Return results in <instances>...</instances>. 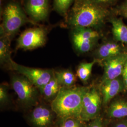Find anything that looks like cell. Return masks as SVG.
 <instances>
[{
  "label": "cell",
  "mask_w": 127,
  "mask_h": 127,
  "mask_svg": "<svg viewBox=\"0 0 127 127\" xmlns=\"http://www.w3.org/2000/svg\"><path fill=\"white\" fill-rule=\"evenodd\" d=\"M114 14L112 9L103 7L90 0H75L65 18L66 26L91 28L101 31Z\"/></svg>",
  "instance_id": "6da1fadb"
},
{
  "label": "cell",
  "mask_w": 127,
  "mask_h": 127,
  "mask_svg": "<svg viewBox=\"0 0 127 127\" xmlns=\"http://www.w3.org/2000/svg\"><path fill=\"white\" fill-rule=\"evenodd\" d=\"M89 88L62 87L51 102V109L60 119L74 118L80 120L83 98Z\"/></svg>",
  "instance_id": "7a4b0ae2"
},
{
  "label": "cell",
  "mask_w": 127,
  "mask_h": 127,
  "mask_svg": "<svg viewBox=\"0 0 127 127\" xmlns=\"http://www.w3.org/2000/svg\"><path fill=\"white\" fill-rule=\"evenodd\" d=\"M2 21L0 27V37L6 36L12 40L24 25L30 23L36 25L28 17L21 5L18 1H10L2 10Z\"/></svg>",
  "instance_id": "3957f363"
},
{
  "label": "cell",
  "mask_w": 127,
  "mask_h": 127,
  "mask_svg": "<svg viewBox=\"0 0 127 127\" xmlns=\"http://www.w3.org/2000/svg\"><path fill=\"white\" fill-rule=\"evenodd\" d=\"M70 30L73 46L80 53H85L92 50L101 36V31L91 28L75 27Z\"/></svg>",
  "instance_id": "277c9868"
},
{
  "label": "cell",
  "mask_w": 127,
  "mask_h": 127,
  "mask_svg": "<svg viewBox=\"0 0 127 127\" xmlns=\"http://www.w3.org/2000/svg\"><path fill=\"white\" fill-rule=\"evenodd\" d=\"M11 84L20 102L25 106L36 105L38 101L39 89L26 77L21 74L13 75Z\"/></svg>",
  "instance_id": "5b68a950"
},
{
  "label": "cell",
  "mask_w": 127,
  "mask_h": 127,
  "mask_svg": "<svg viewBox=\"0 0 127 127\" xmlns=\"http://www.w3.org/2000/svg\"><path fill=\"white\" fill-rule=\"evenodd\" d=\"M48 29L43 27H35L23 31L17 40L16 49L32 50L44 45L46 43Z\"/></svg>",
  "instance_id": "8992f818"
},
{
  "label": "cell",
  "mask_w": 127,
  "mask_h": 127,
  "mask_svg": "<svg viewBox=\"0 0 127 127\" xmlns=\"http://www.w3.org/2000/svg\"><path fill=\"white\" fill-rule=\"evenodd\" d=\"M8 68L26 77L39 89L50 81L54 75L51 69H43L25 66L16 63L12 60Z\"/></svg>",
  "instance_id": "52a82bcc"
},
{
  "label": "cell",
  "mask_w": 127,
  "mask_h": 127,
  "mask_svg": "<svg viewBox=\"0 0 127 127\" xmlns=\"http://www.w3.org/2000/svg\"><path fill=\"white\" fill-rule=\"evenodd\" d=\"M102 100L100 94L94 88H89L83 97L80 120L90 121L98 118Z\"/></svg>",
  "instance_id": "ba28073f"
},
{
  "label": "cell",
  "mask_w": 127,
  "mask_h": 127,
  "mask_svg": "<svg viewBox=\"0 0 127 127\" xmlns=\"http://www.w3.org/2000/svg\"><path fill=\"white\" fill-rule=\"evenodd\" d=\"M24 9L34 23L46 20L49 14V0H24Z\"/></svg>",
  "instance_id": "9c48e42d"
},
{
  "label": "cell",
  "mask_w": 127,
  "mask_h": 127,
  "mask_svg": "<svg viewBox=\"0 0 127 127\" xmlns=\"http://www.w3.org/2000/svg\"><path fill=\"white\" fill-rule=\"evenodd\" d=\"M127 62V52L102 61L104 74L102 82L113 80L122 74L125 65Z\"/></svg>",
  "instance_id": "30bf717a"
},
{
  "label": "cell",
  "mask_w": 127,
  "mask_h": 127,
  "mask_svg": "<svg viewBox=\"0 0 127 127\" xmlns=\"http://www.w3.org/2000/svg\"><path fill=\"white\" fill-rule=\"evenodd\" d=\"M54 114L51 108L37 106L30 113L29 121L35 127H50L53 123Z\"/></svg>",
  "instance_id": "8fae6325"
},
{
  "label": "cell",
  "mask_w": 127,
  "mask_h": 127,
  "mask_svg": "<svg viewBox=\"0 0 127 127\" xmlns=\"http://www.w3.org/2000/svg\"><path fill=\"white\" fill-rule=\"evenodd\" d=\"M125 52L118 42L108 41L102 43L95 50L94 56L96 60L102 61Z\"/></svg>",
  "instance_id": "7c38bea8"
},
{
  "label": "cell",
  "mask_w": 127,
  "mask_h": 127,
  "mask_svg": "<svg viewBox=\"0 0 127 127\" xmlns=\"http://www.w3.org/2000/svg\"><path fill=\"white\" fill-rule=\"evenodd\" d=\"M124 82L120 78L102 82L101 84V91L103 96V104H107L115 95L123 91Z\"/></svg>",
  "instance_id": "4fadbf2b"
},
{
  "label": "cell",
  "mask_w": 127,
  "mask_h": 127,
  "mask_svg": "<svg viewBox=\"0 0 127 127\" xmlns=\"http://www.w3.org/2000/svg\"><path fill=\"white\" fill-rule=\"evenodd\" d=\"M114 40L127 45V26L123 19L113 14L109 18Z\"/></svg>",
  "instance_id": "5bb4252c"
},
{
  "label": "cell",
  "mask_w": 127,
  "mask_h": 127,
  "mask_svg": "<svg viewBox=\"0 0 127 127\" xmlns=\"http://www.w3.org/2000/svg\"><path fill=\"white\" fill-rule=\"evenodd\" d=\"M62 86L54 75L49 82L39 89L41 95L47 100H52L58 94Z\"/></svg>",
  "instance_id": "9a60e30c"
},
{
  "label": "cell",
  "mask_w": 127,
  "mask_h": 127,
  "mask_svg": "<svg viewBox=\"0 0 127 127\" xmlns=\"http://www.w3.org/2000/svg\"><path fill=\"white\" fill-rule=\"evenodd\" d=\"M10 40L6 36L0 37V63L8 67L12 59L11 58Z\"/></svg>",
  "instance_id": "2e32d148"
},
{
  "label": "cell",
  "mask_w": 127,
  "mask_h": 127,
  "mask_svg": "<svg viewBox=\"0 0 127 127\" xmlns=\"http://www.w3.org/2000/svg\"><path fill=\"white\" fill-rule=\"evenodd\" d=\"M107 115L110 118H112L127 116V101L120 100L112 103L107 110Z\"/></svg>",
  "instance_id": "e0dca14e"
},
{
  "label": "cell",
  "mask_w": 127,
  "mask_h": 127,
  "mask_svg": "<svg viewBox=\"0 0 127 127\" xmlns=\"http://www.w3.org/2000/svg\"><path fill=\"white\" fill-rule=\"evenodd\" d=\"M55 75L62 87L70 88L74 86L76 76L70 70H63L55 72Z\"/></svg>",
  "instance_id": "ac0fdd59"
},
{
  "label": "cell",
  "mask_w": 127,
  "mask_h": 127,
  "mask_svg": "<svg viewBox=\"0 0 127 127\" xmlns=\"http://www.w3.org/2000/svg\"><path fill=\"white\" fill-rule=\"evenodd\" d=\"M97 62V60L94 59L91 62H83L78 65L76 75L83 83H86L89 79L93 66Z\"/></svg>",
  "instance_id": "d6986e66"
},
{
  "label": "cell",
  "mask_w": 127,
  "mask_h": 127,
  "mask_svg": "<svg viewBox=\"0 0 127 127\" xmlns=\"http://www.w3.org/2000/svg\"><path fill=\"white\" fill-rule=\"evenodd\" d=\"M75 0H54L53 9L61 16L65 18Z\"/></svg>",
  "instance_id": "ffe728a7"
},
{
  "label": "cell",
  "mask_w": 127,
  "mask_h": 127,
  "mask_svg": "<svg viewBox=\"0 0 127 127\" xmlns=\"http://www.w3.org/2000/svg\"><path fill=\"white\" fill-rule=\"evenodd\" d=\"M60 122L56 127H82L80 120L74 118L60 119Z\"/></svg>",
  "instance_id": "44dd1931"
},
{
  "label": "cell",
  "mask_w": 127,
  "mask_h": 127,
  "mask_svg": "<svg viewBox=\"0 0 127 127\" xmlns=\"http://www.w3.org/2000/svg\"><path fill=\"white\" fill-rule=\"evenodd\" d=\"M114 15L127 18V0H123L120 4L112 9Z\"/></svg>",
  "instance_id": "7402d4cb"
},
{
  "label": "cell",
  "mask_w": 127,
  "mask_h": 127,
  "mask_svg": "<svg viewBox=\"0 0 127 127\" xmlns=\"http://www.w3.org/2000/svg\"><path fill=\"white\" fill-rule=\"evenodd\" d=\"M9 100L8 87L6 84H1L0 86V103L1 106L9 103Z\"/></svg>",
  "instance_id": "603a6c76"
},
{
  "label": "cell",
  "mask_w": 127,
  "mask_h": 127,
  "mask_svg": "<svg viewBox=\"0 0 127 127\" xmlns=\"http://www.w3.org/2000/svg\"><path fill=\"white\" fill-rule=\"evenodd\" d=\"M92 2L103 7L112 9V8L118 4L121 0H90Z\"/></svg>",
  "instance_id": "cb8c5ba5"
},
{
  "label": "cell",
  "mask_w": 127,
  "mask_h": 127,
  "mask_svg": "<svg viewBox=\"0 0 127 127\" xmlns=\"http://www.w3.org/2000/svg\"><path fill=\"white\" fill-rule=\"evenodd\" d=\"M87 127H103L102 120L99 117L96 118L93 120Z\"/></svg>",
  "instance_id": "d4e9b609"
},
{
  "label": "cell",
  "mask_w": 127,
  "mask_h": 127,
  "mask_svg": "<svg viewBox=\"0 0 127 127\" xmlns=\"http://www.w3.org/2000/svg\"><path fill=\"white\" fill-rule=\"evenodd\" d=\"M122 75L123 78V81L124 83L127 85V62L125 64L124 68L123 70Z\"/></svg>",
  "instance_id": "484cf974"
},
{
  "label": "cell",
  "mask_w": 127,
  "mask_h": 127,
  "mask_svg": "<svg viewBox=\"0 0 127 127\" xmlns=\"http://www.w3.org/2000/svg\"><path fill=\"white\" fill-rule=\"evenodd\" d=\"M114 127H127V120H123L116 123Z\"/></svg>",
  "instance_id": "4316f807"
}]
</instances>
